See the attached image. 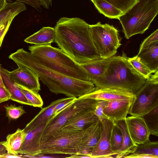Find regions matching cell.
<instances>
[{
	"label": "cell",
	"mask_w": 158,
	"mask_h": 158,
	"mask_svg": "<svg viewBox=\"0 0 158 158\" xmlns=\"http://www.w3.org/2000/svg\"><path fill=\"white\" fill-rule=\"evenodd\" d=\"M54 28V42L80 65L102 58L93 42L90 25L83 19L62 17Z\"/></svg>",
	"instance_id": "cell-1"
},
{
	"label": "cell",
	"mask_w": 158,
	"mask_h": 158,
	"mask_svg": "<svg viewBox=\"0 0 158 158\" xmlns=\"http://www.w3.org/2000/svg\"><path fill=\"white\" fill-rule=\"evenodd\" d=\"M9 58L18 67H24L35 72L42 82L52 92L62 94L68 97L78 98L95 89L92 82L62 74L44 66L30 52L23 48L18 49Z\"/></svg>",
	"instance_id": "cell-2"
},
{
	"label": "cell",
	"mask_w": 158,
	"mask_h": 158,
	"mask_svg": "<svg viewBox=\"0 0 158 158\" xmlns=\"http://www.w3.org/2000/svg\"><path fill=\"white\" fill-rule=\"evenodd\" d=\"M123 53L120 56L110 57L104 75L94 82L96 88H110L135 93L145 83L146 79L138 72Z\"/></svg>",
	"instance_id": "cell-3"
},
{
	"label": "cell",
	"mask_w": 158,
	"mask_h": 158,
	"mask_svg": "<svg viewBox=\"0 0 158 158\" xmlns=\"http://www.w3.org/2000/svg\"><path fill=\"white\" fill-rule=\"evenodd\" d=\"M31 53L44 66L62 74L77 79L90 82L81 66L60 48L51 45L28 47Z\"/></svg>",
	"instance_id": "cell-4"
},
{
	"label": "cell",
	"mask_w": 158,
	"mask_h": 158,
	"mask_svg": "<svg viewBox=\"0 0 158 158\" xmlns=\"http://www.w3.org/2000/svg\"><path fill=\"white\" fill-rule=\"evenodd\" d=\"M158 13V0H139L118 19L125 37L143 33Z\"/></svg>",
	"instance_id": "cell-5"
},
{
	"label": "cell",
	"mask_w": 158,
	"mask_h": 158,
	"mask_svg": "<svg viewBox=\"0 0 158 158\" xmlns=\"http://www.w3.org/2000/svg\"><path fill=\"white\" fill-rule=\"evenodd\" d=\"M98 100L81 97L54 115L46 123L40 135V143L59 131L69 120L79 114L94 112Z\"/></svg>",
	"instance_id": "cell-6"
},
{
	"label": "cell",
	"mask_w": 158,
	"mask_h": 158,
	"mask_svg": "<svg viewBox=\"0 0 158 158\" xmlns=\"http://www.w3.org/2000/svg\"><path fill=\"white\" fill-rule=\"evenodd\" d=\"M88 127L78 131H57L40 143V155L54 154L77 155Z\"/></svg>",
	"instance_id": "cell-7"
},
{
	"label": "cell",
	"mask_w": 158,
	"mask_h": 158,
	"mask_svg": "<svg viewBox=\"0 0 158 158\" xmlns=\"http://www.w3.org/2000/svg\"><path fill=\"white\" fill-rule=\"evenodd\" d=\"M135 94L129 112L131 116H142L158 106V71L147 79Z\"/></svg>",
	"instance_id": "cell-8"
},
{
	"label": "cell",
	"mask_w": 158,
	"mask_h": 158,
	"mask_svg": "<svg viewBox=\"0 0 158 158\" xmlns=\"http://www.w3.org/2000/svg\"><path fill=\"white\" fill-rule=\"evenodd\" d=\"M90 27L93 42L101 57L114 56L121 45L118 30L112 25L100 22L90 25Z\"/></svg>",
	"instance_id": "cell-9"
},
{
	"label": "cell",
	"mask_w": 158,
	"mask_h": 158,
	"mask_svg": "<svg viewBox=\"0 0 158 158\" xmlns=\"http://www.w3.org/2000/svg\"><path fill=\"white\" fill-rule=\"evenodd\" d=\"M102 129L100 138L95 147L89 153L90 158H112L110 138L114 122L108 119L101 121Z\"/></svg>",
	"instance_id": "cell-10"
},
{
	"label": "cell",
	"mask_w": 158,
	"mask_h": 158,
	"mask_svg": "<svg viewBox=\"0 0 158 158\" xmlns=\"http://www.w3.org/2000/svg\"><path fill=\"white\" fill-rule=\"evenodd\" d=\"M125 120L130 136L135 144L149 141L150 131L142 117L131 116L126 117Z\"/></svg>",
	"instance_id": "cell-11"
},
{
	"label": "cell",
	"mask_w": 158,
	"mask_h": 158,
	"mask_svg": "<svg viewBox=\"0 0 158 158\" xmlns=\"http://www.w3.org/2000/svg\"><path fill=\"white\" fill-rule=\"evenodd\" d=\"M9 74L15 83L37 93L40 90L38 76L29 69L18 67L17 69L9 72Z\"/></svg>",
	"instance_id": "cell-12"
},
{
	"label": "cell",
	"mask_w": 158,
	"mask_h": 158,
	"mask_svg": "<svg viewBox=\"0 0 158 158\" xmlns=\"http://www.w3.org/2000/svg\"><path fill=\"white\" fill-rule=\"evenodd\" d=\"M45 124L25 133V137L19 154L23 155L24 157H36V156L40 155V135Z\"/></svg>",
	"instance_id": "cell-13"
},
{
	"label": "cell",
	"mask_w": 158,
	"mask_h": 158,
	"mask_svg": "<svg viewBox=\"0 0 158 158\" xmlns=\"http://www.w3.org/2000/svg\"><path fill=\"white\" fill-rule=\"evenodd\" d=\"M97 100L106 101L116 100L134 99V93L122 89L110 88H96L92 92L82 96Z\"/></svg>",
	"instance_id": "cell-14"
},
{
	"label": "cell",
	"mask_w": 158,
	"mask_h": 158,
	"mask_svg": "<svg viewBox=\"0 0 158 158\" xmlns=\"http://www.w3.org/2000/svg\"><path fill=\"white\" fill-rule=\"evenodd\" d=\"M102 126V122L98 119L88 127L79 152L76 155L90 158L89 155L96 145L100 138Z\"/></svg>",
	"instance_id": "cell-15"
},
{
	"label": "cell",
	"mask_w": 158,
	"mask_h": 158,
	"mask_svg": "<svg viewBox=\"0 0 158 158\" xmlns=\"http://www.w3.org/2000/svg\"><path fill=\"white\" fill-rule=\"evenodd\" d=\"M134 99H125L107 101L103 112L108 119L114 121L125 119Z\"/></svg>",
	"instance_id": "cell-16"
},
{
	"label": "cell",
	"mask_w": 158,
	"mask_h": 158,
	"mask_svg": "<svg viewBox=\"0 0 158 158\" xmlns=\"http://www.w3.org/2000/svg\"><path fill=\"white\" fill-rule=\"evenodd\" d=\"M98 119L94 112L82 113L69 120L58 131L76 132L81 131L96 121Z\"/></svg>",
	"instance_id": "cell-17"
},
{
	"label": "cell",
	"mask_w": 158,
	"mask_h": 158,
	"mask_svg": "<svg viewBox=\"0 0 158 158\" xmlns=\"http://www.w3.org/2000/svg\"><path fill=\"white\" fill-rule=\"evenodd\" d=\"M136 56L152 73L158 71V41L140 48Z\"/></svg>",
	"instance_id": "cell-18"
},
{
	"label": "cell",
	"mask_w": 158,
	"mask_h": 158,
	"mask_svg": "<svg viewBox=\"0 0 158 158\" xmlns=\"http://www.w3.org/2000/svg\"><path fill=\"white\" fill-rule=\"evenodd\" d=\"M66 98L57 100L51 102L47 106L43 108L36 116L28 123L23 129L25 133L29 131L36 129L42 125L46 124L54 114L56 106Z\"/></svg>",
	"instance_id": "cell-19"
},
{
	"label": "cell",
	"mask_w": 158,
	"mask_h": 158,
	"mask_svg": "<svg viewBox=\"0 0 158 158\" xmlns=\"http://www.w3.org/2000/svg\"><path fill=\"white\" fill-rule=\"evenodd\" d=\"M120 130L123 136V143L120 150L115 156L116 158H125L134 153L137 147L132 140L129 135L125 119L114 121Z\"/></svg>",
	"instance_id": "cell-20"
},
{
	"label": "cell",
	"mask_w": 158,
	"mask_h": 158,
	"mask_svg": "<svg viewBox=\"0 0 158 158\" xmlns=\"http://www.w3.org/2000/svg\"><path fill=\"white\" fill-rule=\"evenodd\" d=\"M110 58H101L81 65L86 72L90 82L93 84L104 75Z\"/></svg>",
	"instance_id": "cell-21"
},
{
	"label": "cell",
	"mask_w": 158,
	"mask_h": 158,
	"mask_svg": "<svg viewBox=\"0 0 158 158\" xmlns=\"http://www.w3.org/2000/svg\"><path fill=\"white\" fill-rule=\"evenodd\" d=\"M9 72L1 67V74L5 86L11 94L10 99L22 104L31 106L23 93L15 85L11 78Z\"/></svg>",
	"instance_id": "cell-22"
},
{
	"label": "cell",
	"mask_w": 158,
	"mask_h": 158,
	"mask_svg": "<svg viewBox=\"0 0 158 158\" xmlns=\"http://www.w3.org/2000/svg\"><path fill=\"white\" fill-rule=\"evenodd\" d=\"M55 36L54 28L44 27L25 39L24 41L35 45H51L52 43L55 41Z\"/></svg>",
	"instance_id": "cell-23"
},
{
	"label": "cell",
	"mask_w": 158,
	"mask_h": 158,
	"mask_svg": "<svg viewBox=\"0 0 158 158\" xmlns=\"http://www.w3.org/2000/svg\"><path fill=\"white\" fill-rule=\"evenodd\" d=\"M125 158H158V142H151L149 140L138 145L135 152Z\"/></svg>",
	"instance_id": "cell-24"
},
{
	"label": "cell",
	"mask_w": 158,
	"mask_h": 158,
	"mask_svg": "<svg viewBox=\"0 0 158 158\" xmlns=\"http://www.w3.org/2000/svg\"><path fill=\"white\" fill-rule=\"evenodd\" d=\"M25 136V133L23 129L19 128L15 132L8 135L6 141L3 143L7 152L15 155H18Z\"/></svg>",
	"instance_id": "cell-25"
},
{
	"label": "cell",
	"mask_w": 158,
	"mask_h": 158,
	"mask_svg": "<svg viewBox=\"0 0 158 158\" xmlns=\"http://www.w3.org/2000/svg\"><path fill=\"white\" fill-rule=\"evenodd\" d=\"M92 2L99 13L108 18L118 19L124 14L121 10L105 0H93Z\"/></svg>",
	"instance_id": "cell-26"
},
{
	"label": "cell",
	"mask_w": 158,
	"mask_h": 158,
	"mask_svg": "<svg viewBox=\"0 0 158 158\" xmlns=\"http://www.w3.org/2000/svg\"><path fill=\"white\" fill-rule=\"evenodd\" d=\"M26 9V6L23 3L16 1L12 3L7 2L0 10V24L7 19L15 17Z\"/></svg>",
	"instance_id": "cell-27"
},
{
	"label": "cell",
	"mask_w": 158,
	"mask_h": 158,
	"mask_svg": "<svg viewBox=\"0 0 158 158\" xmlns=\"http://www.w3.org/2000/svg\"><path fill=\"white\" fill-rule=\"evenodd\" d=\"M148 129L150 135L158 136V106L141 116Z\"/></svg>",
	"instance_id": "cell-28"
},
{
	"label": "cell",
	"mask_w": 158,
	"mask_h": 158,
	"mask_svg": "<svg viewBox=\"0 0 158 158\" xmlns=\"http://www.w3.org/2000/svg\"><path fill=\"white\" fill-rule=\"evenodd\" d=\"M123 143V136L121 131L114 123L112 128L110 138V144L113 157H115L117 153L121 149Z\"/></svg>",
	"instance_id": "cell-29"
},
{
	"label": "cell",
	"mask_w": 158,
	"mask_h": 158,
	"mask_svg": "<svg viewBox=\"0 0 158 158\" xmlns=\"http://www.w3.org/2000/svg\"><path fill=\"white\" fill-rule=\"evenodd\" d=\"M15 84L22 92L31 106L42 107L43 102L38 93L28 89L18 84L15 83Z\"/></svg>",
	"instance_id": "cell-30"
},
{
	"label": "cell",
	"mask_w": 158,
	"mask_h": 158,
	"mask_svg": "<svg viewBox=\"0 0 158 158\" xmlns=\"http://www.w3.org/2000/svg\"><path fill=\"white\" fill-rule=\"evenodd\" d=\"M128 60L132 67L146 79L152 74L149 69L139 60L136 56L131 58L128 57Z\"/></svg>",
	"instance_id": "cell-31"
},
{
	"label": "cell",
	"mask_w": 158,
	"mask_h": 158,
	"mask_svg": "<svg viewBox=\"0 0 158 158\" xmlns=\"http://www.w3.org/2000/svg\"><path fill=\"white\" fill-rule=\"evenodd\" d=\"M6 111V115L10 120L16 119L25 113V110L22 106H17L10 104L4 106Z\"/></svg>",
	"instance_id": "cell-32"
},
{
	"label": "cell",
	"mask_w": 158,
	"mask_h": 158,
	"mask_svg": "<svg viewBox=\"0 0 158 158\" xmlns=\"http://www.w3.org/2000/svg\"><path fill=\"white\" fill-rule=\"evenodd\" d=\"M124 13L127 11L139 0H105Z\"/></svg>",
	"instance_id": "cell-33"
},
{
	"label": "cell",
	"mask_w": 158,
	"mask_h": 158,
	"mask_svg": "<svg viewBox=\"0 0 158 158\" xmlns=\"http://www.w3.org/2000/svg\"><path fill=\"white\" fill-rule=\"evenodd\" d=\"M16 2L26 3L38 10H42V7L48 9L52 5V0H14Z\"/></svg>",
	"instance_id": "cell-34"
},
{
	"label": "cell",
	"mask_w": 158,
	"mask_h": 158,
	"mask_svg": "<svg viewBox=\"0 0 158 158\" xmlns=\"http://www.w3.org/2000/svg\"><path fill=\"white\" fill-rule=\"evenodd\" d=\"M14 18L12 17L7 19L0 24V48L2 46L4 37Z\"/></svg>",
	"instance_id": "cell-35"
},
{
	"label": "cell",
	"mask_w": 158,
	"mask_h": 158,
	"mask_svg": "<svg viewBox=\"0 0 158 158\" xmlns=\"http://www.w3.org/2000/svg\"><path fill=\"white\" fill-rule=\"evenodd\" d=\"M107 101L103 100H98L94 114L98 119L101 121L104 118L108 119L103 112V110L106 105Z\"/></svg>",
	"instance_id": "cell-36"
},
{
	"label": "cell",
	"mask_w": 158,
	"mask_h": 158,
	"mask_svg": "<svg viewBox=\"0 0 158 158\" xmlns=\"http://www.w3.org/2000/svg\"><path fill=\"white\" fill-rule=\"evenodd\" d=\"M157 41H158V29L143 40L140 44V48L142 47Z\"/></svg>",
	"instance_id": "cell-37"
},
{
	"label": "cell",
	"mask_w": 158,
	"mask_h": 158,
	"mask_svg": "<svg viewBox=\"0 0 158 158\" xmlns=\"http://www.w3.org/2000/svg\"><path fill=\"white\" fill-rule=\"evenodd\" d=\"M11 94L5 86H0V103L10 99Z\"/></svg>",
	"instance_id": "cell-38"
},
{
	"label": "cell",
	"mask_w": 158,
	"mask_h": 158,
	"mask_svg": "<svg viewBox=\"0 0 158 158\" xmlns=\"http://www.w3.org/2000/svg\"><path fill=\"white\" fill-rule=\"evenodd\" d=\"M24 158L23 155L20 154V155H15L14 154L8 153V152L0 156V158Z\"/></svg>",
	"instance_id": "cell-39"
},
{
	"label": "cell",
	"mask_w": 158,
	"mask_h": 158,
	"mask_svg": "<svg viewBox=\"0 0 158 158\" xmlns=\"http://www.w3.org/2000/svg\"><path fill=\"white\" fill-rule=\"evenodd\" d=\"M3 142H0V156L7 152L6 148L3 144Z\"/></svg>",
	"instance_id": "cell-40"
},
{
	"label": "cell",
	"mask_w": 158,
	"mask_h": 158,
	"mask_svg": "<svg viewBox=\"0 0 158 158\" xmlns=\"http://www.w3.org/2000/svg\"><path fill=\"white\" fill-rule=\"evenodd\" d=\"M6 0H0V10L2 9L7 3Z\"/></svg>",
	"instance_id": "cell-41"
},
{
	"label": "cell",
	"mask_w": 158,
	"mask_h": 158,
	"mask_svg": "<svg viewBox=\"0 0 158 158\" xmlns=\"http://www.w3.org/2000/svg\"><path fill=\"white\" fill-rule=\"evenodd\" d=\"M1 65L0 64V86H5L1 74Z\"/></svg>",
	"instance_id": "cell-42"
},
{
	"label": "cell",
	"mask_w": 158,
	"mask_h": 158,
	"mask_svg": "<svg viewBox=\"0 0 158 158\" xmlns=\"http://www.w3.org/2000/svg\"><path fill=\"white\" fill-rule=\"evenodd\" d=\"M91 1H93V0H90Z\"/></svg>",
	"instance_id": "cell-43"
}]
</instances>
